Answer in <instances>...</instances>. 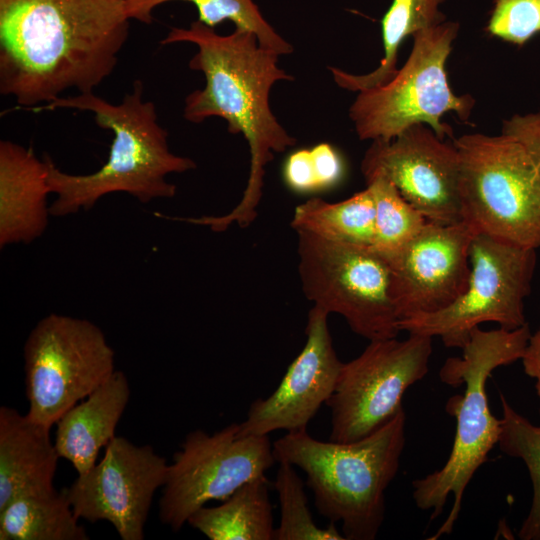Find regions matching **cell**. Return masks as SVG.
I'll use <instances>...</instances> for the list:
<instances>
[{
	"mask_svg": "<svg viewBox=\"0 0 540 540\" xmlns=\"http://www.w3.org/2000/svg\"><path fill=\"white\" fill-rule=\"evenodd\" d=\"M125 0H0V92L23 107L94 92L129 35Z\"/></svg>",
	"mask_w": 540,
	"mask_h": 540,
	"instance_id": "1",
	"label": "cell"
},
{
	"mask_svg": "<svg viewBox=\"0 0 540 540\" xmlns=\"http://www.w3.org/2000/svg\"><path fill=\"white\" fill-rule=\"evenodd\" d=\"M187 42L197 47L189 68L200 71L205 85L187 95L183 116L199 124L210 117L227 122L231 134H242L250 151V170L239 203L222 216L185 218L186 222L225 231L232 224L248 227L257 216L265 167L275 153L296 143L270 107V92L278 81L293 76L278 66L276 52L260 45L257 36L239 28L228 35L196 20L188 28L173 27L162 45Z\"/></svg>",
	"mask_w": 540,
	"mask_h": 540,
	"instance_id": "2",
	"label": "cell"
},
{
	"mask_svg": "<svg viewBox=\"0 0 540 540\" xmlns=\"http://www.w3.org/2000/svg\"><path fill=\"white\" fill-rule=\"evenodd\" d=\"M143 92L142 81L136 80L119 104L90 92L62 96L33 108L88 111L99 127L114 135L106 163L90 174L63 172L48 155L43 157L51 193L56 195L50 215L62 217L90 209L100 198L115 192L128 193L142 203L175 196L176 186L167 181V176L195 169L196 163L170 151L168 132L158 121L154 103L145 101Z\"/></svg>",
	"mask_w": 540,
	"mask_h": 540,
	"instance_id": "3",
	"label": "cell"
},
{
	"mask_svg": "<svg viewBox=\"0 0 540 540\" xmlns=\"http://www.w3.org/2000/svg\"><path fill=\"white\" fill-rule=\"evenodd\" d=\"M406 414L400 411L368 436L352 442L321 441L307 430L287 432L273 443L276 462L306 475L318 512L341 523L347 540H374L385 518V491L405 446Z\"/></svg>",
	"mask_w": 540,
	"mask_h": 540,
	"instance_id": "4",
	"label": "cell"
},
{
	"mask_svg": "<svg viewBox=\"0 0 540 540\" xmlns=\"http://www.w3.org/2000/svg\"><path fill=\"white\" fill-rule=\"evenodd\" d=\"M530 336L528 323L514 330L485 331L477 327L462 348V356L446 359L439 371L443 383L464 385L465 390L446 402V412L456 419L449 458L439 470L412 483L415 504L421 510H432L430 520L442 514L447 498L453 495L450 513L431 540L452 533L468 483L498 444L501 419L490 411L487 380L496 368L522 358Z\"/></svg>",
	"mask_w": 540,
	"mask_h": 540,
	"instance_id": "5",
	"label": "cell"
},
{
	"mask_svg": "<svg viewBox=\"0 0 540 540\" xmlns=\"http://www.w3.org/2000/svg\"><path fill=\"white\" fill-rule=\"evenodd\" d=\"M459 155L462 220L477 234L518 247H540V171L510 136L466 134Z\"/></svg>",
	"mask_w": 540,
	"mask_h": 540,
	"instance_id": "6",
	"label": "cell"
},
{
	"mask_svg": "<svg viewBox=\"0 0 540 540\" xmlns=\"http://www.w3.org/2000/svg\"><path fill=\"white\" fill-rule=\"evenodd\" d=\"M458 29V23L445 20L416 32L410 55L396 75L384 85L358 92L349 117L360 140H391L418 123L442 140L453 137L442 116L454 112L467 121L475 103L470 95L453 93L445 69Z\"/></svg>",
	"mask_w": 540,
	"mask_h": 540,
	"instance_id": "7",
	"label": "cell"
},
{
	"mask_svg": "<svg viewBox=\"0 0 540 540\" xmlns=\"http://www.w3.org/2000/svg\"><path fill=\"white\" fill-rule=\"evenodd\" d=\"M298 235V273L305 297L341 315L369 341L395 338L400 329L389 262L373 247Z\"/></svg>",
	"mask_w": 540,
	"mask_h": 540,
	"instance_id": "8",
	"label": "cell"
},
{
	"mask_svg": "<svg viewBox=\"0 0 540 540\" xmlns=\"http://www.w3.org/2000/svg\"><path fill=\"white\" fill-rule=\"evenodd\" d=\"M27 416L49 429L115 372V353L86 319L51 313L24 346Z\"/></svg>",
	"mask_w": 540,
	"mask_h": 540,
	"instance_id": "9",
	"label": "cell"
},
{
	"mask_svg": "<svg viewBox=\"0 0 540 540\" xmlns=\"http://www.w3.org/2000/svg\"><path fill=\"white\" fill-rule=\"evenodd\" d=\"M535 266L536 250L476 234L470 246V275L464 292L442 310L401 319L399 329L440 337L446 347L460 349L481 323L518 329L527 324L524 301Z\"/></svg>",
	"mask_w": 540,
	"mask_h": 540,
	"instance_id": "10",
	"label": "cell"
},
{
	"mask_svg": "<svg viewBox=\"0 0 540 540\" xmlns=\"http://www.w3.org/2000/svg\"><path fill=\"white\" fill-rule=\"evenodd\" d=\"M432 355V337L409 334L370 341L355 359L343 363L332 396L329 440L352 442L373 433L402 408L407 389L423 379Z\"/></svg>",
	"mask_w": 540,
	"mask_h": 540,
	"instance_id": "11",
	"label": "cell"
},
{
	"mask_svg": "<svg viewBox=\"0 0 540 540\" xmlns=\"http://www.w3.org/2000/svg\"><path fill=\"white\" fill-rule=\"evenodd\" d=\"M232 423L209 435L187 434L168 466L159 501L162 523L178 531L189 517L211 500L224 501L245 483L265 476L276 462L268 435L238 434Z\"/></svg>",
	"mask_w": 540,
	"mask_h": 540,
	"instance_id": "12",
	"label": "cell"
},
{
	"mask_svg": "<svg viewBox=\"0 0 540 540\" xmlns=\"http://www.w3.org/2000/svg\"><path fill=\"white\" fill-rule=\"evenodd\" d=\"M167 461L152 446L115 436L99 463L63 491L80 519L110 522L122 540H142L152 499L163 487Z\"/></svg>",
	"mask_w": 540,
	"mask_h": 540,
	"instance_id": "13",
	"label": "cell"
},
{
	"mask_svg": "<svg viewBox=\"0 0 540 540\" xmlns=\"http://www.w3.org/2000/svg\"><path fill=\"white\" fill-rule=\"evenodd\" d=\"M361 172L385 176L430 222L462 221L458 151L425 124H414L391 140H372Z\"/></svg>",
	"mask_w": 540,
	"mask_h": 540,
	"instance_id": "14",
	"label": "cell"
},
{
	"mask_svg": "<svg viewBox=\"0 0 540 540\" xmlns=\"http://www.w3.org/2000/svg\"><path fill=\"white\" fill-rule=\"evenodd\" d=\"M476 234L463 220L452 224L428 221L400 251L384 257L392 269L400 320L442 310L464 292Z\"/></svg>",
	"mask_w": 540,
	"mask_h": 540,
	"instance_id": "15",
	"label": "cell"
},
{
	"mask_svg": "<svg viewBox=\"0 0 540 540\" xmlns=\"http://www.w3.org/2000/svg\"><path fill=\"white\" fill-rule=\"evenodd\" d=\"M328 316L313 306L308 313L306 342L277 389L251 403L238 434L268 435L276 430H307L322 404L332 396L343 362L333 347Z\"/></svg>",
	"mask_w": 540,
	"mask_h": 540,
	"instance_id": "16",
	"label": "cell"
},
{
	"mask_svg": "<svg viewBox=\"0 0 540 540\" xmlns=\"http://www.w3.org/2000/svg\"><path fill=\"white\" fill-rule=\"evenodd\" d=\"M48 166L31 148L0 141V246L30 243L48 224Z\"/></svg>",
	"mask_w": 540,
	"mask_h": 540,
	"instance_id": "17",
	"label": "cell"
},
{
	"mask_svg": "<svg viewBox=\"0 0 540 540\" xmlns=\"http://www.w3.org/2000/svg\"><path fill=\"white\" fill-rule=\"evenodd\" d=\"M59 458L49 428L1 406L0 510L17 497L55 491Z\"/></svg>",
	"mask_w": 540,
	"mask_h": 540,
	"instance_id": "18",
	"label": "cell"
},
{
	"mask_svg": "<svg viewBox=\"0 0 540 540\" xmlns=\"http://www.w3.org/2000/svg\"><path fill=\"white\" fill-rule=\"evenodd\" d=\"M130 398L122 371L115 372L89 396L69 409L56 423L55 447L77 474L96 464L101 448L116 436L115 430Z\"/></svg>",
	"mask_w": 540,
	"mask_h": 540,
	"instance_id": "19",
	"label": "cell"
},
{
	"mask_svg": "<svg viewBox=\"0 0 540 540\" xmlns=\"http://www.w3.org/2000/svg\"><path fill=\"white\" fill-rule=\"evenodd\" d=\"M211 540H272V505L269 481L253 479L215 507H201L187 521Z\"/></svg>",
	"mask_w": 540,
	"mask_h": 540,
	"instance_id": "20",
	"label": "cell"
},
{
	"mask_svg": "<svg viewBox=\"0 0 540 540\" xmlns=\"http://www.w3.org/2000/svg\"><path fill=\"white\" fill-rule=\"evenodd\" d=\"M63 489L13 499L0 510L1 540H87Z\"/></svg>",
	"mask_w": 540,
	"mask_h": 540,
	"instance_id": "21",
	"label": "cell"
},
{
	"mask_svg": "<svg viewBox=\"0 0 540 540\" xmlns=\"http://www.w3.org/2000/svg\"><path fill=\"white\" fill-rule=\"evenodd\" d=\"M291 225L296 232L361 246H371L375 236V203L368 187L339 202L311 198L298 205Z\"/></svg>",
	"mask_w": 540,
	"mask_h": 540,
	"instance_id": "22",
	"label": "cell"
},
{
	"mask_svg": "<svg viewBox=\"0 0 540 540\" xmlns=\"http://www.w3.org/2000/svg\"><path fill=\"white\" fill-rule=\"evenodd\" d=\"M443 0H393L382 19L384 56L370 73L354 75L334 68L332 76L336 84L346 90L359 92L384 85L397 73L399 48L408 36L445 21L439 11Z\"/></svg>",
	"mask_w": 540,
	"mask_h": 540,
	"instance_id": "23",
	"label": "cell"
},
{
	"mask_svg": "<svg viewBox=\"0 0 540 540\" xmlns=\"http://www.w3.org/2000/svg\"><path fill=\"white\" fill-rule=\"evenodd\" d=\"M171 1L194 4L198 20L211 28L224 21H232L236 28L254 33L260 45L278 55L293 52V46L265 20L253 0H125V12L130 20L150 24L153 10Z\"/></svg>",
	"mask_w": 540,
	"mask_h": 540,
	"instance_id": "24",
	"label": "cell"
},
{
	"mask_svg": "<svg viewBox=\"0 0 540 540\" xmlns=\"http://www.w3.org/2000/svg\"><path fill=\"white\" fill-rule=\"evenodd\" d=\"M375 203V236L372 247L388 258L400 251L428 220L408 203L382 174L364 176Z\"/></svg>",
	"mask_w": 540,
	"mask_h": 540,
	"instance_id": "25",
	"label": "cell"
},
{
	"mask_svg": "<svg viewBox=\"0 0 540 540\" xmlns=\"http://www.w3.org/2000/svg\"><path fill=\"white\" fill-rule=\"evenodd\" d=\"M500 401L502 418L498 446L506 455L524 462L533 487L531 508L520 528L519 537L540 540V425L532 424L519 414L502 393Z\"/></svg>",
	"mask_w": 540,
	"mask_h": 540,
	"instance_id": "26",
	"label": "cell"
},
{
	"mask_svg": "<svg viewBox=\"0 0 540 540\" xmlns=\"http://www.w3.org/2000/svg\"><path fill=\"white\" fill-rule=\"evenodd\" d=\"M274 488L280 503V523L275 528V540H345L330 522L319 527L310 512L304 484L293 465L279 462Z\"/></svg>",
	"mask_w": 540,
	"mask_h": 540,
	"instance_id": "27",
	"label": "cell"
},
{
	"mask_svg": "<svg viewBox=\"0 0 540 540\" xmlns=\"http://www.w3.org/2000/svg\"><path fill=\"white\" fill-rule=\"evenodd\" d=\"M487 31L518 46L540 32V0H495Z\"/></svg>",
	"mask_w": 540,
	"mask_h": 540,
	"instance_id": "28",
	"label": "cell"
},
{
	"mask_svg": "<svg viewBox=\"0 0 540 540\" xmlns=\"http://www.w3.org/2000/svg\"><path fill=\"white\" fill-rule=\"evenodd\" d=\"M502 134L519 142L540 171V111L514 115L505 120L502 125Z\"/></svg>",
	"mask_w": 540,
	"mask_h": 540,
	"instance_id": "29",
	"label": "cell"
},
{
	"mask_svg": "<svg viewBox=\"0 0 540 540\" xmlns=\"http://www.w3.org/2000/svg\"><path fill=\"white\" fill-rule=\"evenodd\" d=\"M284 180L296 192L318 190L310 149L297 150L288 157L284 166Z\"/></svg>",
	"mask_w": 540,
	"mask_h": 540,
	"instance_id": "30",
	"label": "cell"
},
{
	"mask_svg": "<svg viewBox=\"0 0 540 540\" xmlns=\"http://www.w3.org/2000/svg\"><path fill=\"white\" fill-rule=\"evenodd\" d=\"M310 151L318 190L332 187L338 183L343 175V163L338 152L328 143H320Z\"/></svg>",
	"mask_w": 540,
	"mask_h": 540,
	"instance_id": "31",
	"label": "cell"
},
{
	"mask_svg": "<svg viewBox=\"0 0 540 540\" xmlns=\"http://www.w3.org/2000/svg\"><path fill=\"white\" fill-rule=\"evenodd\" d=\"M521 360L525 373L536 380L535 389L540 399V328L530 336Z\"/></svg>",
	"mask_w": 540,
	"mask_h": 540,
	"instance_id": "32",
	"label": "cell"
}]
</instances>
